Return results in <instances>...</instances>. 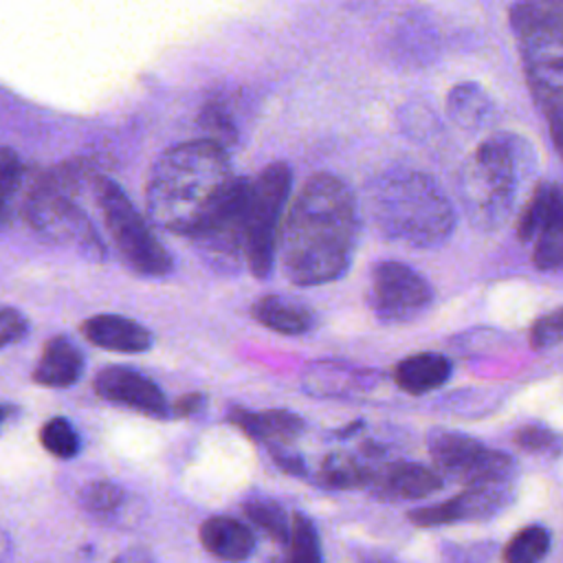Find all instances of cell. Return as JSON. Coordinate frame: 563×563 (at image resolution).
I'll use <instances>...</instances> for the list:
<instances>
[{
  "mask_svg": "<svg viewBox=\"0 0 563 563\" xmlns=\"http://www.w3.org/2000/svg\"><path fill=\"white\" fill-rule=\"evenodd\" d=\"M358 207L352 189L334 174H314L284 216L277 257L286 279L319 286L341 277L354 257Z\"/></svg>",
  "mask_w": 563,
  "mask_h": 563,
  "instance_id": "cell-1",
  "label": "cell"
},
{
  "mask_svg": "<svg viewBox=\"0 0 563 563\" xmlns=\"http://www.w3.org/2000/svg\"><path fill=\"white\" fill-rule=\"evenodd\" d=\"M235 183L224 147L207 139L172 145L150 169L147 216L156 227L189 238L222 205Z\"/></svg>",
  "mask_w": 563,
  "mask_h": 563,
  "instance_id": "cell-2",
  "label": "cell"
},
{
  "mask_svg": "<svg viewBox=\"0 0 563 563\" xmlns=\"http://www.w3.org/2000/svg\"><path fill=\"white\" fill-rule=\"evenodd\" d=\"M369 211L385 238L416 249L442 244L455 227L451 200L433 176L418 169L380 174L369 189Z\"/></svg>",
  "mask_w": 563,
  "mask_h": 563,
  "instance_id": "cell-3",
  "label": "cell"
},
{
  "mask_svg": "<svg viewBox=\"0 0 563 563\" xmlns=\"http://www.w3.org/2000/svg\"><path fill=\"white\" fill-rule=\"evenodd\" d=\"M532 172V150L517 134L497 132L482 141L466 158L457 183L471 224L479 231L501 227L512 216Z\"/></svg>",
  "mask_w": 563,
  "mask_h": 563,
  "instance_id": "cell-4",
  "label": "cell"
},
{
  "mask_svg": "<svg viewBox=\"0 0 563 563\" xmlns=\"http://www.w3.org/2000/svg\"><path fill=\"white\" fill-rule=\"evenodd\" d=\"M510 24L537 106L550 125L563 121V0L515 4Z\"/></svg>",
  "mask_w": 563,
  "mask_h": 563,
  "instance_id": "cell-5",
  "label": "cell"
},
{
  "mask_svg": "<svg viewBox=\"0 0 563 563\" xmlns=\"http://www.w3.org/2000/svg\"><path fill=\"white\" fill-rule=\"evenodd\" d=\"M88 176L90 167L79 161L53 167L24 198V218L44 240L70 246L79 255L101 262L106 257V244L77 205V191Z\"/></svg>",
  "mask_w": 563,
  "mask_h": 563,
  "instance_id": "cell-6",
  "label": "cell"
},
{
  "mask_svg": "<svg viewBox=\"0 0 563 563\" xmlns=\"http://www.w3.org/2000/svg\"><path fill=\"white\" fill-rule=\"evenodd\" d=\"M92 191L106 231L125 266L143 277L169 275L174 268V257L152 233L128 194L108 176H95Z\"/></svg>",
  "mask_w": 563,
  "mask_h": 563,
  "instance_id": "cell-7",
  "label": "cell"
},
{
  "mask_svg": "<svg viewBox=\"0 0 563 563\" xmlns=\"http://www.w3.org/2000/svg\"><path fill=\"white\" fill-rule=\"evenodd\" d=\"M290 169L286 163L266 165L246 194V266L264 279L273 271L277 242L284 222V207L290 196Z\"/></svg>",
  "mask_w": 563,
  "mask_h": 563,
  "instance_id": "cell-8",
  "label": "cell"
},
{
  "mask_svg": "<svg viewBox=\"0 0 563 563\" xmlns=\"http://www.w3.org/2000/svg\"><path fill=\"white\" fill-rule=\"evenodd\" d=\"M246 194L249 180L238 178L222 205L189 235L202 260L220 273L246 264Z\"/></svg>",
  "mask_w": 563,
  "mask_h": 563,
  "instance_id": "cell-9",
  "label": "cell"
},
{
  "mask_svg": "<svg viewBox=\"0 0 563 563\" xmlns=\"http://www.w3.org/2000/svg\"><path fill=\"white\" fill-rule=\"evenodd\" d=\"M429 451L442 473L468 486L510 484L515 475V462L508 453L495 451L466 433L435 431L429 438Z\"/></svg>",
  "mask_w": 563,
  "mask_h": 563,
  "instance_id": "cell-10",
  "label": "cell"
},
{
  "mask_svg": "<svg viewBox=\"0 0 563 563\" xmlns=\"http://www.w3.org/2000/svg\"><path fill=\"white\" fill-rule=\"evenodd\" d=\"M433 301L429 282L402 262H378L369 273L367 303L374 314L389 323L420 317Z\"/></svg>",
  "mask_w": 563,
  "mask_h": 563,
  "instance_id": "cell-11",
  "label": "cell"
},
{
  "mask_svg": "<svg viewBox=\"0 0 563 563\" xmlns=\"http://www.w3.org/2000/svg\"><path fill=\"white\" fill-rule=\"evenodd\" d=\"M517 235L532 251V262L541 271L563 268V191L552 183H541L526 200Z\"/></svg>",
  "mask_w": 563,
  "mask_h": 563,
  "instance_id": "cell-12",
  "label": "cell"
},
{
  "mask_svg": "<svg viewBox=\"0 0 563 563\" xmlns=\"http://www.w3.org/2000/svg\"><path fill=\"white\" fill-rule=\"evenodd\" d=\"M92 387L99 398L134 409L150 418H167L169 405L161 387L145 374L125 367V365H110L103 367L95 380Z\"/></svg>",
  "mask_w": 563,
  "mask_h": 563,
  "instance_id": "cell-13",
  "label": "cell"
},
{
  "mask_svg": "<svg viewBox=\"0 0 563 563\" xmlns=\"http://www.w3.org/2000/svg\"><path fill=\"white\" fill-rule=\"evenodd\" d=\"M510 499V484H479L466 486L464 493L433 506H422L409 512L416 526H446L455 521L486 519L495 515Z\"/></svg>",
  "mask_w": 563,
  "mask_h": 563,
  "instance_id": "cell-14",
  "label": "cell"
},
{
  "mask_svg": "<svg viewBox=\"0 0 563 563\" xmlns=\"http://www.w3.org/2000/svg\"><path fill=\"white\" fill-rule=\"evenodd\" d=\"M367 486L394 499H424L442 488V477L438 471L418 462H391L372 468Z\"/></svg>",
  "mask_w": 563,
  "mask_h": 563,
  "instance_id": "cell-15",
  "label": "cell"
},
{
  "mask_svg": "<svg viewBox=\"0 0 563 563\" xmlns=\"http://www.w3.org/2000/svg\"><path fill=\"white\" fill-rule=\"evenodd\" d=\"M79 330L88 343L121 354H143L154 343L152 332L145 325L121 314L88 317Z\"/></svg>",
  "mask_w": 563,
  "mask_h": 563,
  "instance_id": "cell-16",
  "label": "cell"
},
{
  "mask_svg": "<svg viewBox=\"0 0 563 563\" xmlns=\"http://www.w3.org/2000/svg\"><path fill=\"white\" fill-rule=\"evenodd\" d=\"M229 420L249 438L268 444V449L290 446V442H295L306 429L303 418L288 409L249 411L242 407H233Z\"/></svg>",
  "mask_w": 563,
  "mask_h": 563,
  "instance_id": "cell-17",
  "label": "cell"
},
{
  "mask_svg": "<svg viewBox=\"0 0 563 563\" xmlns=\"http://www.w3.org/2000/svg\"><path fill=\"white\" fill-rule=\"evenodd\" d=\"M378 374L363 367H352L334 361H319L306 367L303 389L321 398H347L369 389Z\"/></svg>",
  "mask_w": 563,
  "mask_h": 563,
  "instance_id": "cell-18",
  "label": "cell"
},
{
  "mask_svg": "<svg viewBox=\"0 0 563 563\" xmlns=\"http://www.w3.org/2000/svg\"><path fill=\"white\" fill-rule=\"evenodd\" d=\"M84 374V354L66 336H53L44 343L42 356L33 369V380L44 387H70Z\"/></svg>",
  "mask_w": 563,
  "mask_h": 563,
  "instance_id": "cell-19",
  "label": "cell"
},
{
  "mask_svg": "<svg viewBox=\"0 0 563 563\" xmlns=\"http://www.w3.org/2000/svg\"><path fill=\"white\" fill-rule=\"evenodd\" d=\"M251 314L257 323H262L268 330H275L279 334H306L314 328V312L286 295H264L260 297L253 308Z\"/></svg>",
  "mask_w": 563,
  "mask_h": 563,
  "instance_id": "cell-20",
  "label": "cell"
},
{
  "mask_svg": "<svg viewBox=\"0 0 563 563\" xmlns=\"http://www.w3.org/2000/svg\"><path fill=\"white\" fill-rule=\"evenodd\" d=\"M451 378V361L438 352H420L405 356L394 367L396 385L413 396H422L442 387Z\"/></svg>",
  "mask_w": 563,
  "mask_h": 563,
  "instance_id": "cell-21",
  "label": "cell"
},
{
  "mask_svg": "<svg viewBox=\"0 0 563 563\" xmlns=\"http://www.w3.org/2000/svg\"><path fill=\"white\" fill-rule=\"evenodd\" d=\"M200 541L207 552L224 561H242L255 545L251 528L233 517H209L200 526Z\"/></svg>",
  "mask_w": 563,
  "mask_h": 563,
  "instance_id": "cell-22",
  "label": "cell"
},
{
  "mask_svg": "<svg viewBox=\"0 0 563 563\" xmlns=\"http://www.w3.org/2000/svg\"><path fill=\"white\" fill-rule=\"evenodd\" d=\"M449 117L464 130H482L495 117V103L488 92L473 81L455 84L446 97Z\"/></svg>",
  "mask_w": 563,
  "mask_h": 563,
  "instance_id": "cell-23",
  "label": "cell"
},
{
  "mask_svg": "<svg viewBox=\"0 0 563 563\" xmlns=\"http://www.w3.org/2000/svg\"><path fill=\"white\" fill-rule=\"evenodd\" d=\"M321 482L328 488L367 486L372 468L347 453H330L321 464Z\"/></svg>",
  "mask_w": 563,
  "mask_h": 563,
  "instance_id": "cell-24",
  "label": "cell"
},
{
  "mask_svg": "<svg viewBox=\"0 0 563 563\" xmlns=\"http://www.w3.org/2000/svg\"><path fill=\"white\" fill-rule=\"evenodd\" d=\"M550 532L539 526L530 523L512 534V539L504 548L506 563H541L550 550Z\"/></svg>",
  "mask_w": 563,
  "mask_h": 563,
  "instance_id": "cell-25",
  "label": "cell"
},
{
  "mask_svg": "<svg viewBox=\"0 0 563 563\" xmlns=\"http://www.w3.org/2000/svg\"><path fill=\"white\" fill-rule=\"evenodd\" d=\"M198 123L200 128L207 132V141L220 145L227 150V145L235 143L238 141V128H235V121L227 108V103L218 97V99H211L202 106L200 114H198Z\"/></svg>",
  "mask_w": 563,
  "mask_h": 563,
  "instance_id": "cell-26",
  "label": "cell"
},
{
  "mask_svg": "<svg viewBox=\"0 0 563 563\" xmlns=\"http://www.w3.org/2000/svg\"><path fill=\"white\" fill-rule=\"evenodd\" d=\"M244 512L257 528L268 532L273 539L288 541L292 519H288V515L284 512V508L277 501L266 499V497H255L244 504Z\"/></svg>",
  "mask_w": 563,
  "mask_h": 563,
  "instance_id": "cell-27",
  "label": "cell"
},
{
  "mask_svg": "<svg viewBox=\"0 0 563 563\" xmlns=\"http://www.w3.org/2000/svg\"><path fill=\"white\" fill-rule=\"evenodd\" d=\"M40 442L51 455L59 460H70L79 453V433L73 427V422L62 416L51 418L42 424Z\"/></svg>",
  "mask_w": 563,
  "mask_h": 563,
  "instance_id": "cell-28",
  "label": "cell"
},
{
  "mask_svg": "<svg viewBox=\"0 0 563 563\" xmlns=\"http://www.w3.org/2000/svg\"><path fill=\"white\" fill-rule=\"evenodd\" d=\"M290 563H323L319 534L308 517L297 512L290 521Z\"/></svg>",
  "mask_w": 563,
  "mask_h": 563,
  "instance_id": "cell-29",
  "label": "cell"
},
{
  "mask_svg": "<svg viewBox=\"0 0 563 563\" xmlns=\"http://www.w3.org/2000/svg\"><path fill=\"white\" fill-rule=\"evenodd\" d=\"M22 161L11 147H0V227L7 222L22 185Z\"/></svg>",
  "mask_w": 563,
  "mask_h": 563,
  "instance_id": "cell-30",
  "label": "cell"
},
{
  "mask_svg": "<svg viewBox=\"0 0 563 563\" xmlns=\"http://www.w3.org/2000/svg\"><path fill=\"white\" fill-rule=\"evenodd\" d=\"M81 506L90 512V515H97V517H110L112 512H117L121 506H123V499H125V490L114 484V482H92L88 484L81 495Z\"/></svg>",
  "mask_w": 563,
  "mask_h": 563,
  "instance_id": "cell-31",
  "label": "cell"
},
{
  "mask_svg": "<svg viewBox=\"0 0 563 563\" xmlns=\"http://www.w3.org/2000/svg\"><path fill=\"white\" fill-rule=\"evenodd\" d=\"M532 350H548L563 343V308H556L543 317H539L528 334Z\"/></svg>",
  "mask_w": 563,
  "mask_h": 563,
  "instance_id": "cell-32",
  "label": "cell"
},
{
  "mask_svg": "<svg viewBox=\"0 0 563 563\" xmlns=\"http://www.w3.org/2000/svg\"><path fill=\"white\" fill-rule=\"evenodd\" d=\"M515 442L528 453H559L563 440L545 424H526L515 433Z\"/></svg>",
  "mask_w": 563,
  "mask_h": 563,
  "instance_id": "cell-33",
  "label": "cell"
},
{
  "mask_svg": "<svg viewBox=\"0 0 563 563\" xmlns=\"http://www.w3.org/2000/svg\"><path fill=\"white\" fill-rule=\"evenodd\" d=\"M26 332H29L26 317L18 308L0 303V347L22 341Z\"/></svg>",
  "mask_w": 563,
  "mask_h": 563,
  "instance_id": "cell-34",
  "label": "cell"
},
{
  "mask_svg": "<svg viewBox=\"0 0 563 563\" xmlns=\"http://www.w3.org/2000/svg\"><path fill=\"white\" fill-rule=\"evenodd\" d=\"M275 462L286 471V473H292V475H303V462L297 453H292L288 446H277V449H271Z\"/></svg>",
  "mask_w": 563,
  "mask_h": 563,
  "instance_id": "cell-35",
  "label": "cell"
},
{
  "mask_svg": "<svg viewBox=\"0 0 563 563\" xmlns=\"http://www.w3.org/2000/svg\"><path fill=\"white\" fill-rule=\"evenodd\" d=\"M202 407H205V396L198 394V391H191V394L180 396V398L174 402L172 413H174V416H180V418H187V416L198 413Z\"/></svg>",
  "mask_w": 563,
  "mask_h": 563,
  "instance_id": "cell-36",
  "label": "cell"
},
{
  "mask_svg": "<svg viewBox=\"0 0 563 563\" xmlns=\"http://www.w3.org/2000/svg\"><path fill=\"white\" fill-rule=\"evenodd\" d=\"M114 563H154V561H152V556H150L145 550L132 548V550L121 552Z\"/></svg>",
  "mask_w": 563,
  "mask_h": 563,
  "instance_id": "cell-37",
  "label": "cell"
},
{
  "mask_svg": "<svg viewBox=\"0 0 563 563\" xmlns=\"http://www.w3.org/2000/svg\"><path fill=\"white\" fill-rule=\"evenodd\" d=\"M7 416H9V409H7L4 405H0V424L4 422V418H7Z\"/></svg>",
  "mask_w": 563,
  "mask_h": 563,
  "instance_id": "cell-38",
  "label": "cell"
}]
</instances>
